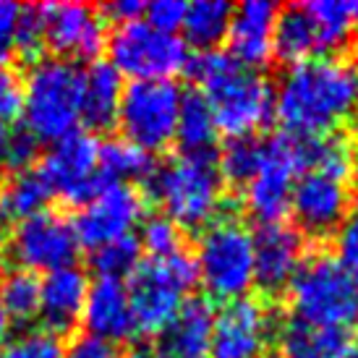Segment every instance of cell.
I'll return each instance as SVG.
<instances>
[{
    "label": "cell",
    "instance_id": "obj_1",
    "mask_svg": "<svg viewBox=\"0 0 358 358\" xmlns=\"http://www.w3.org/2000/svg\"><path fill=\"white\" fill-rule=\"evenodd\" d=\"M358 108V73L340 55L293 63L275 87V118L293 136L332 134Z\"/></svg>",
    "mask_w": 358,
    "mask_h": 358
},
{
    "label": "cell",
    "instance_id": "obj_2",
    "mask_svg": "<svg viewBox=\"0 0 358 358\" xmlns=\"http://www.w3.org/2000/svg\"><path fill=\"white\" fill-rule=\"evenodd\" d=\"M228 136H257L275 118V87L228 50H201L186 66Z\"/></svg>",
    "mask_w": 358,
    "mask_h": 358
},
{
    "label": "cell",
    "instance_id": "obj_3",
    "mask_svg": "<svg viewBox=\"0 0 358 358\" xmlns=\"http://www.w3.org/2000/svg\"><path fill=\"white\" fill-rule=\"evenodd\" d=\"M84 71L66 58H37L21 81L24 129L40 141H58L81 120Z\"/></svg>",
    "mask_w": 358,
    "mask_h": 358
},
{
    "label": "cell",
    "instance_id": "obj_4",
    "mask_svg": "<svg viewBox=\"0 0 358 358\" xmlns=\"http://www.w3.org/2000/svg\"><path fill=\"white\" fill-rule=\"evenodd\" d=\"M152 196L159 201L162 215L180 230H204L220 217L225 189L217 162L212 157L180 155L155 170L150 178Z\"/></svg>",
    "mask_w": 358,
    "mask_h": 358
},
{
    "label": "cell",
    "instance_id": "obj_5",
    "mask_svg": "<svg viewBox=\"0 0 358 358\" xmlns=\"http://www.w3.org/2000/svg\"><path fill=\"white\" fill-rule=\"evenodd\" d=\"M199 282L209 299H246L254 282V233L236 217H217L199 233L194 251Z\"/></svg>",
    "mask_w": 358,
    "mask_h": 358
},
{
    "label": "cell",
    "instance_id": "obj_6",
    "mask_svg": "<svg viewBox=\"0 0 358 358\" xmlns=\"http://www.w3.org/2000/svg\"><path fill=\"white\" fill-rule=\"evenodd\" d=\"M196 282H199L196 262H194V254L186 249L139 264L129 282L136 332L159 335L178 314V308L186 301V293L196 288Z\"/></svg>",
    "mask_w": 358,
    "mask_h": 358
},
{
    "label": "cell",
    "instance_id": "obj_7",
    "mask_svg": "<svg viewBox=\"0 0 358 358\" xmlns=\"http://www.w3.org/2000/svg\"><path fill=\"white\" fill-rule=\"evenodd\" d=\"M285 290L293 319L311 327H345L358 314V285L329 254L303 259Z\"/></svg>",
    "mask_w": 358,
    "mask_h": 358
},
{
    "label": "cell",
    "instance_id": "obj_8",
    "mask_svg": "<svg viewBox=\"0 0 358 358\" xmlns=\"http://www.w3.org/2000/svg\"><path fill=\"white\" fill-rule=\"evenodd\" d=\"M180 97L183 90L173 79H136L123 84L115 118L123 139L147 152L170 147L176 141Z\"/></svg>",
    "mask_w": 358,
    "mask_h": 358
},
{
    "label": "cell",
    "instance_id": "obj_9",
    "mask_svg": "<svg viewBox=\"0 0 358 358\" xmlns=\"http://www.w3.org/2000/svg\"><path fill=\"white\" fill-rule=\"evenodd\" d=\"M110 66L120 76L136 79H173L189 66V45L183 37L159 31L144 19L120 24L108 37Z\"/></svg>",
    "mask_w": 358,
    "mask_h": 358
},
{
    "label": "cell",
    "instance_id": "obj_10",
    "mask_svg": "<svg viewBox=\"0 0 358 358\" xmlns=\"http://www.w3.org/2000/svg\"><path fill=\"white\" fill-rule=\"evenodd\" d=\"M303 170L301 139L293 134H275L264 139V157L257 176L243 189V207L259 225L282 222L290 212V194Z\"/></svg>",
    "mask_w": 358,
    "mask_h": 358
},
{
    "label": "cell",
    "instance_id": "obj_11",
    "mask_svg": "<svg viewBox=\"0 0 358 358\" xmlns=\"http://www.w3.org/2000/svg\"><path fill=\"white\" fill-rule=\"evenodd\" d=\"M40 176L69 204H87L108 183L100 173V141L92 131H71L40 157Z\"/></svg>",
    "mask_w": 358,
    "mask_h": 358
},
{
    "label": "cell",
    "instance_id": "obj_12",
    "mask_svg": "<svg viewBox=\"0 0 358 358\" xmlns=\"http://www.w3.org/2000/svg\"><path fill=\"white\" fill-rule=\"evenodd\" d=\"M79 238L73 220L55 209H45L34 217L16 222L8 236V254L24 272H45L71 267L79 257Z\"/></svg>",
    "mask_w": 358,
    "mask_h": 358
},
{
    "label": "cell",
    "instance_id": "obj_13",
    "mask_svg": "<svg viewBox=\"0 0 358 358\" xmlns=\"http://www.w3.org/2000/svg\"><path fill=\"white\" fill-rule=\"evenodd\" d=\"M144 220V196L129 183H105L87 204H81L73 230L79 246L90 251L100 249L110 241L126 238Z\"/></svg>",
    "mask_w": 358,
    "mask_h": 358
},
{
    "label": "cell",
    "instance_id": "obj_14",
    "mask_svg": "<svg viewBox=\"0 0 358 358\" xmlns=\"http://www.w3.org/2000/svg\"><path fill=\"white\" fill-rule=\"evenodd\" d=\"M275 338V311L259 299L228 301L215 314L212 358H264Z\"/></svg>",
    "mask_w": 358,
    "mask_h": 358
},
{
    "label": "cell",
    "instance_id": "obj_15",
    "mask_svg": "<svg viewBox=\"0 0 358 358\" xmlns=\"http://www.w3.org/2000/svg\"><path fill=\"white\" fill-rule=\"evenodd\" d=\"M350 207V191L345 180L329 178L324 173H301L293 194L290 212L296 215L299 230L306 236H329L345 222Z\"/></svg>",
    "mask_w": 358,
    "mask_h": 358
},
{
    "label": "cell",
    "instance_id": "obj_16",
    "mask_svg": "<svg viewBox=\"0 0 358 358\" xmlns=\"http://www.w3.org/2000/svg\"><path fill=\"white\" fill-rule=\"evenodd\" d=\"M45 45L58 58H94L108 45V21L87 3L45 6Z\"/></svg>",
    "mask_w": 358,
    "mask_h": 358
},
{
    "label": "cell",
    "instance_id": "obj_17",
    "mask_svg": "<svg viewBox=\"0 0 358 358\" xmlns=\"http://www.w3.org/2000/svg\"><path fill=\"white\" fill-rule=\"evenodd\" d=\"M306 259V238L285 222L262 225L254 233V282L264 293H282Z\"/></svg>",
    "mask_w": 358,
    "mask_h": 358
},
{
    "label": "cell",
    "instance_id": "obj_18",
    "mask_svg": "<svg viewBox=\"0 0 358 358\" xmlns=\"http://www.w3.org/2000/svg\"><path fill=\"white\" fill-rule=\"evenodd\" d=\"M280 8L272 0H246L233 8L228 27V52L246 69H262L272 60V37Z\"/></svg>",
    "mask_w": 358,
    "mask_h": 358
},
{
    "label": "cell",
    "instance_id": "obj_19",
    "mask_svg": "<svg viewBox=\"0 0 358 358\" xmlns=\"http://www.w3.org/2000/svg\"><path fill=\"white\" fill-rule=\"evenodd\" d=\"M81 324L87 329V335H94L115 345L120 340H129L136 332L129 285L123 280L113 278H97L94 282H90L84 311H81Z\"/></svg>",
    "mask_w": 358,
    "mask_h": 358
},
{
    "label": "cell",
    "instance_id": "obj_20",
    "mask_svg": "<svg viewBox=\"0 0 358 358\" xmlns=\"http://www.w3.org/2000/svg\"><path fill=\"white\" fill-rule=\"evenodd\" d=\"M92 280L76 264L55 269L40 280V317L52 335H66L81 322Z\"/></svg>",
    "mask_w": 358,
    "mask_h": 358
},
{
    "label": "cell",
    "instance_id": "obj_21",
    "mask_svg": "<svg viewBox=\"0 0 358 358\" xmlns=\"http://www.w3.org/2000/svg\"><path fill=\"white\" fill-rule=\"evenodd\" d=\"M215 308L207 299H186L168 327L159 332L157 358H212Z\"/></svg>",
    "mask_w": 358,
    "mask_h": 358
},
{
    "label": "cell",
    "instance_id": "obj_22",
    "mask_svg": "<svg viewBox=\"0 0 358 358\" xmlns=\"http://www.w3.org/2000/svg\"><path fill=\"white\" fill-rule=\"evenodd\" d=\"M123 79L108 60H94L81 76V120L92 131L115 126Z\"/></svg>",
    "mask_w": 358,
    "mask_h": 358
},
{
    "label": "cell",
    "instance_id": "obj_23",
    "mask_svg": "<svg viewBox=\"0 0 358 358\" xmlns=\"http://www.w3.org/2000/svg\"><path fill=\"white\" fill-rule=\"evenodd\" d=\"M278 338L285 358H350L353 353L345 327H311L290 319L280 327Z\"/></svg>",
    "mask_w": 358,
    "mask_h": 358
},
{
    "label": "cell",
    "instance_id": "obj_24",
    "mask_svg": "<svg viewBox=\"0 0 358 358\" xmlns=\"http://www.w3.org/2000/svg\"><path fill=\"white\" fill-rule=\"evenodd\" d=\"M317 55H322V50H319L317 27L306 3L280 10L275 21V37H272V58L293 66Z\"/></svg>",
    "mask_w": 358,
    "mask_h": 358
},
{
    "label": "cell",
    "instance_id": "obj_25",
    "mask_svg": "<svg viewBox=\"0 0 358 358\" xmlns=\"http://www.w3.org/2000/svg\"><path fill=\"white\" fill-rule=\"evenodd\" d=\"M217 120L209 108V102L201 97V92H183L176 123V141L183 155L194 157H212V150L217 144Z\"/></svg>",
    "mask_w": 358,
    "mask_h": 358
},
{
    "label": "cell",
    "instance_id": "obj_26",
    "mask_svg": "<svg viewBox=\"0 0 358 358\" xmlns=\"http://www.w3.org/2000/svg\"><path fill=\"white\" fill-rule=\"evenodd\" d=\"M303 170L324 173L329 178L345 180L353 176L358 165V147L345 134H319V136H299Z\"/></svg>",
    "mask_w": 358,
    "mask_h": 358
},
{
    "label": "cell",
    "instance_id": "obj_27",
    "mask_svg": "<svg viewBox=\"0 0 358 358\" xmlns=\"http://www.w3.org/2000/svg\"><path fill=\"white\" fill-rule=\"evenodd\" d=\"M52 191L40 176V170H19L10 173L0 183V220L6 222H21L27 217H34L48 209Z\"/></svg>",
    "mask_w": 358,
    "mask_h": 358
},
{
    "label": "cell",
    "instance_id": "obj_28",
    "mask_svg": "<svg viewBox=\"0 0 358 358\" xmlns=\"http://www.w3.org/2000/svg\"><path fill=\"white\" fill-rule=\"evenodd\" d=\"M155 157L152 152L141 150L139 144L123 139H108L100 144V173L108 183H129L150 180L155 176Z\"/></svg>",
    "mask_w": 358,
    "mask_h": 358
},
{
    "label": "cell",
    "instance_id": "obj_29",
    "mask_svg": "<svg viewBox=\"0 0 358 358\" xmlns=\"http://www.w3.org/2000/svg\"><path fill=\"white\" fill-rule=\"evenodd\" d=\"M233 3L228 0H196L186 6V16L180 29L186 34V45H194L199 50H215L225 40L233 19Z\"/></svg>",
    "mask_w": 358,
    "mask_h": 358
},
{
    "label": "cell",
    "instance_id": "obj_30",
    "mask_svg": "<svg viewBox=\"0 0 358 358\" xmlns=\"http://www.w3.org/2000/svg\"><path fill=\"white\" fill-rule=\"evenodd\" d=\"M308 13L314 19L319 37V50L335 52L343 50L353 37L356 21L350 13V3H340V0H317V3H306Z\"/></svg>",
    "mask_w": 358,
    "mask_h": 358
},
{
    "label": "cell",
    "instance_id": "obj_31",
    "mask_svg": "<svg viewBox=\"0 0 358 358\" xmlns=\"http://www.w3.org/2000/svg\"><path fill=\"white\" fill-rule=\"evenodd\" d=\"M0 306L6 308L10 324H29L40 317V278L13 269L0 280Z\"/></svg>",
    "mask_w": 358,
    "mask_h": 358
},
{
    "label": "cell",
    "instance_id": "obj_32",
    "mask_svg": "<svg viewBox=\"0 0 358 358\" xmlns=\"http://www.w3.org/2000/svg\"><path fill=\"white\" fill-rule=\"evenodd\" d=\"M262 157H264V139H259V136H230L217 159L220 178H225L233 186L246 189L249 180L257 176Z\"/></svg>",
    "mask_w": 358,
    "mask_h": 358
},
{
    "label": "cell",
    "instance_id": "obj_33",
    "mask_svg": "<svg viewBox=\"0 0 358 358\" xmlns=\"http://www.w3.org/2000/svg\"><path fill=\"white\" fill-rule=\"evenodd\" d=\"M139 257V241L134 236H126V238L110 241V243L92 251V267L100 272V278L123 280L136 272V267L141 264Z\"/></svg>",
    "mask_w": 358,
    "mask_h": 358
},
{
    "label": "cell",
    "instance_id": "obj_34",
    "mask_svg": "<svg viewBox=\"0 0 358 358\" xmlns=\"http://www.w3.org/2000/svg\"><path fill=\"white\" fill-rule=\"evenodd\" d=\"M183 230L168 220L165 215H150L141 220V233H139V249L150 254V259L170 257L176 251L183 249Z\"/></svg>",
    "mask_w": 358,
    "mask_h": 358
},
{
    "label": "cell",
    "instance_id": "obj_35",
    "mask_svg": "<svg viewBox=\"0 0 358 358\" xmlns=\"http://www.w3.org/2000/svg\"><path fill=\"white\" fill-rule=\"evenodd\" d=\"M63 340L45 327L24 329L0 348V358H63Z\"/></svg>",
    "mask_w": 358,
    "mask_h": 358
},
{
    "label": "cell",
    "instance_id": "obj_36",
    "mask_svg": "<svg viewBox=\"0 0 358 358\" xmlns=\"http://www.w3.org/2000/svg\"><path fill=\"white\" fill-rule=\"evenodd\" d=\"M13 50L24 58H37L45 50V6H21Z\"/></svg>",
    "mask_w": 358,
    "mask_h": 358
},
{
    "label": "cell",
    "instance_id": "obj_37",
    "mask_svg": "<svg viewBox=\"0 0 358 358\" xmlns=\"http://www.w3.org/2000/svg\"><path fill=\"white\" fill-rule=\"evenodd\" d=\"M332 259L338 262L343 272L358 285V215L345 217V222L335 230V243H332Z\"/></svg>",
    "mask_w": 358,
    "mask_h": 358
},
{
    "label": "cell",
    "instance_id": "obj_38",
    "mask_svg": "<svg viewBox=\"0 0 358 358\" xmlns=\"http://www.w3.org/2000/svg\"><path fill=\"white\" fill-rule=\"evenodd\" d=\"M42 157V141L31 136L29 131L21 126L19 131L8 134V144H6V165L13 173L19 170H31L34 162Z\"/></svg>",
    "mask_w": 358,
    "mask_h": 358
},
{
    "label": "cell",
    "instance_id": "obj_39",
    "mask_svg": "<svg viewBox=\"0 0 358 358\" xmlns=\"http://www.w3.org/2000/svg\"><path fill=\"white\" fill-rule=\"evenodd\" d=\"M147 24H152L159 31H170V34H178L183 16H186V3L180 0H155L144 8Z\"/></svg>",
    "mask_w": 358,
    "mask_h": 358
},
{
    "label": "cell",
    "instance_id": "obj_40",
    "mask_svg": "<svg viewBox=\"0 0 358 358\" xmlns=\"http://www.w3.org/2000/svg\"><path fill=\"white\" fill-rule=\"evenodd\" d=\"M63 358H126V353L115 343H108V340H100L84 332L66 345Z\"/></svg>",
    "mask_w": 358,
    "mask_h": 358
},
{
    "label": "cell",
    "instance_id": "obj_41",
    "mask_svg": "<svg viewBox=\"0 0 358 358\" xmlns=\"http://www.w3.org/2000/svg\"><path fill=\"white\" fill-rule=\"evenodd\" d=\"M21 6L10 0H0V71L13 58V40H16V21H19Z\"/></svg>",
    "mask_w": 358,
    "mask_h": 358
},
{
    "label": "cell",
    "instance_id": "obj_42",
    "mask_svg": "<svg viewBox=\"0 0 358 358\" xmlns=\"http://www.w3.org/2000/svg\"><path fill=\"white\" fill-rule=\"evenodd\" d=\"M21 113V79L10 71H0V123L16 118Z\"/></svg>",
    "mask_w": 358,
    "mask_h": 358
},
{
    "label": "cell",
    "instance_id": "obj_43",
    "mask_svg": "<svg viewBox=\"0 0 358 358\" xmlns=\"http://www.w3.org/2000/svg\"><path fill=\"white\" fill-rule=\"evenodd\" d=\"M144 8H147V3H141V0H110L100 8L102 19H110L115 21V24H131V21H139L144 16Z\"/></svg>",
    "mask_w": 358,
    "mask_h": 358
},
{
    "label": "cell",
    "instance_id": "obj_44",
    "mask_svg": "<svg viewBox=\"0 0 358 358\" xmlns=\"http://www.w3.org/2000/svg\"><path fill=\"white\" fill-rule=\"evenodd\" d=\"M10 327H13V324H10V319H8V314H6V308L0 306V348H3V345H6V343L10 340Z\"/></svg>",
    "mask_w": 358,
    "mask_h": 358
},
{
    "label": "cell",
    "instance_id": "obj_45",
    "mask_svg": "<svg viewBox=\"0 0 358 358\" xmlns=\"http://www.w3.org/2000/svg\"><path fill=\"white\" fill-rule=\"evenodd\" d=\"M6 144H8V129L0 123V168L6 165Z\"/></svg>",
    "mask_w": 358,
    "mask_h": 358
},
{
    "label": "cell",
    "instance_id": "obj_46",
    "mask_svg": "<svg viewBox=\"0 0 358 358\" xmlns=\"http://www.w3.org/2000/svg\"><path fill=\"white\" fill-rule=\"evenodd\" d=\"M126 358H157V356H155V350H150V348H136V350H131Z\"/></svg>",
    "mask_w": 358,
    "mask_h": 358
},
{
    "label": "cell",
    "instance_id": "obj_47",
    "mask_svg": "<svg viewBox=\"0 0 358 358\" xmlns=\"http://www.w3.org/2000/svg\"><path fill=\"white\" fill-rule=\"evenodd\" d=\"M350 191V204H353V209H356V215H358V176L353 178V189Z\"/></svg>",
    "mask_w": 358,
    "mask_h": 358
},
{
    "label": "cell",
    "instance_id": "obj_48",
    "mask_svg": "<svg viewBox=\"0 0 358 358\" xmlns=\"http://www.w3.org/2000/svg\"><path fill=\"white\" fill-rule=\"evenodd\" d=\"M350 13H353V21L358 24V3H350Z\"/></svg>",
    "mask_w": 358,
    "mask_h": 358
},
{
    "label": "cell",
    "instance_id": "obj_49",
    "mask_svg": "<svg viewBox=\"0 0 358 358\" xmlns=\"http://www.w3.org/2000/svg\"><path fill=\"white\" fill-rule=\"evenodd\" d=\"M3 269H6V257H3V251H0V280H3Z\"/></svg>",
    "mask_w": 358,
    "mask_h": 358
},
{
    "label": "cell",
    "instance_id": "obj_50",
    "mask_svg": "<svg viewBox=\"0 0 358 358\" xmlns=\"http://www.w3.org/2000/svg\"><path fill=\"white\" fill-rule=\"evenodd\" d=\"M350 358H358V348H353V353H350Z\"/></svg>",
    "mask_w": 358,
    "mask_h": 358
},
{
    "label": "cell",
    "instance_id": "obj_51",
    "mask_svg": "<svg viewBox=\"0 0 358 358\" xmlns=\"http://www.w3.org/2000/svg\"><path fill=\"white\" fill-rule=\"evenodd\" d=\"M353 322H356V332H358V314H356V319H353Z\"/></svg>",
    "mask_w": 358,
    "mask_h": 358
},
{
    "label": "cell",
    "instance_id": "obj_52",
    "mask_svg": "<svg viewBox=\"0 0 358 358\" xmlns=\"http://www.w3.org/2000/svg\"><path fill=\"white\" fill-rule=\"evenodd\" d=\"M356 73H358V69H356Z\"/></svg>",
    "mask_w": 358,
    "mask_h": 358
}]
</instances>
